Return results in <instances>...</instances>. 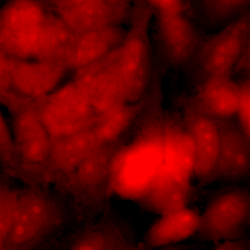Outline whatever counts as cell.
Segmentation results:
<instances>
[{"label":"cell","instance_id":"30","mask_svg":"<svg viewBox=\"0 0 250 250\" xmlns=\"http://www.w3.org/2000/svg\"><path fill=\"white\" fill-rule=\"evenodd\" d=\"M156 12L183 9L184 0H147Z\"/></svg>","mask_w":250,"mask_h":250},{"label":"cell","instance_id":"31","mask_svg":"<svg viewBox=\"0 0 250 250\" xmlns=\"http://www.w3.org/2000/svg\"><path fill=\"white\" fill-rule=\"evenodd\" d=\"M212 250H246L245 245L239 239L224 242Z\"/></svg>","mask_w":250,"mask_h":250},{"label":"cell","instance_id":"1","mask_svg":"<svg viewBox=\"0 0 250 250\" xmlns=\"http://www.w3.org/2000/svg\"><path fill=\"white\" fill-rule=\"evenodd\" d=\"M158 98L145 108L142 125L134 142L121 148L113 167V190L139 201L148 191L165 164L167 113Z\"/></svg>","mask_w":250,"mask_h":250},{"label":"cell","instance_id":"26","mask_svg":"<svg viewBox=\"0 0 250 250\" xmlns=\"http://www.w3.org/2000/svg\"><path fill=\"white\" fill-rule=\"evenodd\" d=\"M13 58L0 51V105L10 113L34 102L29 101L18 93L12 76Z\"/></svg>","mask_w":250,"mask_h":250},{"label":"cell","instance_id":"7","mask_svg":"<svg viewBox=\"0 0 250 250\" xmlns=\"http://www.w3.org/2000/svg\"><path fill=\"white\" fill-rule=\"evenodd\" d=\"M34 104L52 139L89 128L100 118L72 80Z\"/></svg>","mask_w":250,"mask_h":250},{"label":"cell","instance_id":"28","mask_svg":"<svg viewBox=\"0 0 250 250\" xmlns=\"http://www.w3.org/2000/svg\"><path fill=\"white\" fill-rule=\"evenodd\" d=\"M240 99L236 116L237 122L250 139V77L240 82Z\"/></svg>","mask_w":250,"mask_h":250},{"label":"cell","instance_id":"20","mask_svg":"<svg viewBox=\"0 0 250 250\" xmlns=\"http://www.w3.org/2000/svg\"><path fill=\"white\" fill-rule=\"evenodd\" d=\"M126 35L121 26L100 28L77 34L69 62V70H76L101 60L116 49Z\"/></svg>","mask_w":250,"mask_h":250},{"label":"cell","instance_id":"12","mask_svg":"<svg viewBox=\"0 0 250 250\" xmlns=\"http://www.w3.org/2000/svg\"><path fill=\"white\" fill-rule=\"evenodd\" d=\"M232 118L215 119L220 143L215 181L237 183L250 177V139Z\"/></svg>","mask_w":250,"mask_h":250},{"label":"cell","instance_id":"35","mask_svg":"<svg viewBox=\"0 0 250 250\" xmlns=\"http://www.w3.org/2000/svg\"><path fill=\"white\" fill-rule=\"evenodd\" d=\"M47 250H58L55 249V248H50V249H48Z\"/></svg>","mask_w":250,"mask_h":250},{"label":"cell","instance_id":"36","mask_svg":"<svg viewBox=\"0 0 250 250\" xmlns=\"http://www.w3.org/2000/svg\"><path fill=\"white\" fill-rule=\"evenodd\" d=\"M181 250V249H179V250Z\"/></svg>","mask_w":250,"mask_h":250},{"label":"cell","instance_id":"5","mask_svg":"<svg viewBox=\"0 0 250 250\" xmlns=\"http://www.w3.org/2000/svg\"><path fill=\"white\" fill-rule=\"evenodd\" d=\"M49 12L41 0H7L0 7V51L11 58L35 59Z\"/></svg>","mask_w":250,"mask_h":250},{"label":"cell","instance_id":"9","mask_svg":"<svg viewBox=\"0 0 250 250\" xmlns=\"http://www.w3.org/2000/svg\"><path fill=\"white\" fill-rule=\"evenodd\" d=\"M250 42V9L224 25L199 47L206 78L232 75Z\"/></svg>","mask_w":250,"mask_h":250},{"label":"cell","instance_id":"27","mask_svg":"<svg viewBox=\"0 0 250 250\" xmlns=\"http://www.w3.org/2000/svg\"><path fill=\"white\" fill-rule=\"evenodd\" d=\"M0 169L9 176L20 179V167L12 129L0 111Z\"/></svg>","mask_w":250,"mask_h":250},{"label":"cell","instance_id":"29","mask_svg":"<svg viewBox=\"0 0 250 250\" xmlns=\"http://www.w3.org/2000/svg\"><path fill=\"white\" fill-rule=\"evenodd\" d=\"M46 7L54 14L59 15L67 10L84 4L90 0H41Z\"/></svg>","mask_w":250,"mask_h":250},{"label":"cell","instance_id":"8","mask_svg":"<svg viewBox=\"0 0 250 250\" xmlns=\"http://www.w3.org/2000/svg\"><path fill=\"white\" fill-rule=\"evenodd\" d=\"M250 224V190L233 187L213 199L200 215L199 239L222 243L238 239Z\"/></svg>","mask_w":250,"mask_h":250},{"label":"cell","instance_id":"22","mask_svg":"<svg viewBox=\"0 0 250 250\" xmlns=\"http://www.w3.org/2000/svg\"><path fill=\"white\" fill-rule=\"evenodd\" d=\"M145 107L142 101L125 104L100 116L94 128L104 143L118 142L122 135L143 113Z\"/></svg>","mask_w":250,"mask_h":250},{"label":"cell","instance_id":"34","mask_svg":"<svg viewBox=\"0 0 250 250\" xmlns=\"http://www.w3.org/2000/svg\"><path fill=\"white\" fill-rule=\"evenodd\" d=\"M250 61V42L248 47H247L246 50L245 51L244 54H243V57L238 62L237 66H240V65H243V64L246 63Z\"/></svg>","mask_w":250,"mask_h":250},{"label":"cell","instance_id":"13","mask_svg":"<svg viewBox=\"0 0 250 250\" xmlns=\"http://www.w3.org/2000/svg\"><path fill=\"white\" fill-rule=\"evenodd\" d=\"M156 30L163 52L172 65H184L197 53L198 34L183 9L157 12Z\"/></svg>","mask_w":250,"mask_h":250},{"label":"cell","instance_id":"19","mask_svg":"<svg viewBox=\"0 0 250 250\" xmlns=\"http://www.w3.org/2000/svg\"><path fill=\"white\" fill-rule=\"evenodd\" d=\"M192 181L163 170L150 188L139 200L148 211L161 215L188 207Z\"/></svg>","mask_w":250,"mask_h":250},{"label":"cell","instance_id":"3","mask_svg":"<svg viewBox=\"0 0 250 250\" xmlns=\"http://www.w3.org/2000/svg\"><path fill=\"white\" fill-rule=\"evenodd\" d=\"M61 202L43 186L20 190L12 228L5 250H36L62 225Z\"/></svg>","mask_w":250,"mask_h":250},{"label":"cell","instance_id":"32","mask_svg":"<svg viewBox=\"0 0 250 250\" xmlns=\"http://www.w3.org/2000/svg\"><path fill=\"white\" fill-rule=\"evenodd\" d=\"M180 249L179 248H176V247H170V248H163V249H157L153 250L150 248H148L147 247H125L121 250H178Z\"/></svg>","mask_w":250,"mask_h":250},{"label":"cell","instance_id":"11","mask_svg":"<svg viewBox=\"0 0 250 250\" xmlns=\"http://www.w3.org/2000/svg\"><path fill=\"white\" fill-rule=\"evenodd\" d=\"M184 116L195 150L194 179L200 184L211 183L215 181L220 143L216 120L199 111L190 103L184 108Z\"/></svg>","mask_w":250,"mask_h":250},{"label":"cell","instance_id":"10","mask_svg":"<svg viewBox=\"0 0 250 250\" xmlns=\"http://www.w3.org/2000/svg\"><path fill=\"white\" fill-rule=\"evenodd\" d=\"M75 72L72 81L99 116L128 104L107 56Z\"/></svg>","mask_w":250,"mask_h":250},{"label":"cell","instance_id":"33","mask_svg":"<svg viewBox=\"0 0 250 250\" xmlns=\"http://www.w3.org/2000/svg\"><path fill=\"white\" fill-rule=\"evenodd\" d=\"M233 73L243 74L247 75V77H250V61L245 65L236 69Z\"/></svg>","mask_w":250,"mask_h":250},{"label":"cell","instance_id":"23","mask_svg":"<svg viewBox=\"0 0 250 250\" xmlns=\"http://www.w3.org/2000/svg\"><path fill=\"white\" fill-rule=\"evenodd\" d=\"M125 247L121 229L107 220L87 229L67 250H121Z\"/></svg>","mask_w":250,"mask_h":250},{"label":"cell","instance_id":"15","mask_svg":"<svg viewBox=\"0 0 250 250\" xmlns=\"http://www.w3.org/2000/svg\"><path fill=\"white\" fill-rule=\"evenodd\" d=\"M133 0H90L57 15L76 34L121 26L131 14Z\"/></svg>","mask_w":250,"mask_h":250},{"label":"cell","instance_id":"14","mask_svg":"<svg viewBox=\"0 0 250 250\" xmlns=\"http://www.w3.org/2000/svg\"><path fill=\"white\" fill-rule=\"evenodd\" d=\"M67 71L53 62L36 59L12 60L15 88L21 96L34 103L58 88Z\"/></svg>","mask_w":250,"mask_h":250},{"label":"cell","instance_id":"17","mask_svg":"<svg viewBox=\"0 0 250 250\" xmlns=\"http://www.w3.org/2000/svg\"><path fill=\"white\" fill-rule=\"evenodd\" d=\"M239 99V83L232 75H222L205 79L190 104L207 116L224 119L236 116Z\"/></svg>","mask_w":250,"mask_h":250},{"label":"cell","instance_id":"24","mask_svg":"<svg viewBox=\"0 0 250 250\" xmlns=\"http://www.w3.org/2000/svg\"><path fill=\"white\" fill-rule=\"evenodd\" d=\"M197 2L207 21L223 26L250 9V0H197Z\"/></svg>","mask_w":250,"mask_h":250},{"label":"cell","instance_id":"6","mask_svg":"<svg viewBox=\"0 0 250 250\" xmlns=\"http://www.w3.org/2000/svg\"><path fill=\"white\" fill-rule=\"evenodd\" d=\"M120 147L118 142L103 143L62 183L75 204L85 211H98L113 190V167Z\"/></svg>","mask_w":250,"mask_h":250},{"label":"cell","instance_id":"4","mask_svg":"<svg viewBox=\"0 0 250 250\" xmlns=\"http://www.w3.org/2000/svg\"><path fill=\"white\" fill-rule=\"evenodd\" d=\"M11 115L20 179L28 186H43L49 182L52 137L34 103L24 105Z\"/></svg>","mask_w":250,"mask_h":250},{"label":"cell","instance_id":"16","mask_svg":"<svg viewBox=\"0 0 250 250\" xmlns=\"http://www.w3.org/2000/svg\"><path fill=\"white\" fill-rule=\"evenodd\" d=\"M94 125L75 134L52 139L49 181H62L102 144Z\"/></svg>","mask_w":250,"mask_h":250},{"label":"cell","instance_id":"21","mask_svg":"<svg viewBox=\"0 0 250 250\" xmlns=\"http://www.w3.org/2000/svg\"><path fill=\"white\" fill-rule=\"evenodd\" d=\"M76 38V33L50 11L44 24L36 60L58 64L69 70Z\"/></svg>","mask_w":250,"mask_h":250},{"label":"cell","instance_id":"25","mask_svg":"<svg viewBox=\"0 0 250 250\" xmlns=\"http://www.w3.org/2000/svg\"><path fill=\"white\" fill-rule=\"evenodd\" d=\"M20 190L0 175V250H5L14 222Z\"/></svg>","mask_w":250,"mask_h":250},{"label":"cell","instance_id":"18","mask_svg":"<svg viewBox=\"0 0 250 250\" xmlns=\"http://www.w3.org/2000/svg\"><path fill=\"white\" fill-rule=\"evenodd\" d=\"M200 224V214L184 207L160 215L147 230L145 244L150 249L170 248L196 235Z\"/></svg>","mask_w":250,"mask_h":250},{"label":"cell","instance_id":"2","mask_svg":"<svg viewBox=\"0 0 250 250\" xmlns=\"http://www.w3.org/2000/svg\"><path fill=\"white\" fill-rule=\"evenodd\" d=\"M133 9L131 27L121 43L107 56L128 103L141 101L150 83L149 27L154 9L141 3Z\"/></svg>","mask_w":250,"mask_h":250}]
</instances>
